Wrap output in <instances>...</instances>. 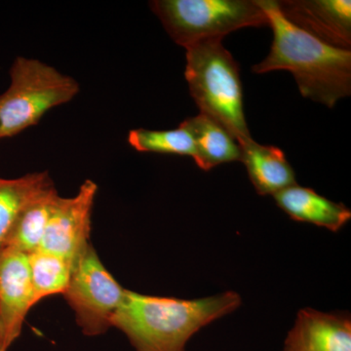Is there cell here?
<instances>
[{"label":"cell","mask_w":351,"mask_h":351,"mask_svg":"<svg viewBox=\"0 0 351 351\" xmlns=\"http://www.w3.org/2000/svg\"><path fill=\"white\" fill-rule=\"evenodd\" d=\"M241 304L239 293L232 291L182 300L127 290L112 327L123 332L136 351H186L196 332Z\"/></svg>","instance_id":"cell-1"},{"label":"cell","mask_w":351,"mask_h":351,"mask_svg":"<svg viewBox=\"0 0 351 351\" xmlns=\"http://www.w3.org/2000/svg\"><path fill=\"white\" fill-rule=\"evenodd\" d=\"M274 31L269 56L252 68L262 75L286 69L294 75L302 97L332 108L351 94V51L339 49L288 22L276 0H257Z\"/></svg>","instance_id":"cell-2"},{"label":"cell","mask_w":351,"mask_h":351,"mask_svg":"<svg viewBox=\"0 0 351 351\" xmlns=\"http://www.w3.org/2000/svg\"><path fill=\"white\" fill-rule=\"evenodd\" d=\"M221 40L209 39L186 48L184 76L200 113L225 127L241 145L252 137L245 119L239 64Z\"/></svg>","instance_id":"cell-3"},{"label":"cell","mask_w":351,"mask_h":351,"mask_svg":"<svg viewBox=\"0 0 351 351\" xmlns=\"http://www.w3.org/2000/svg\"><path fill=\"white\" fill-rule=\"evenodd\" d=\"M10 77V86L0 95V138L36 125L51 108L68 103L80 92L73 77L36 59L18 57Z\"/></svg>","instance_id":"cell-4"},{"label":"cell","mask_w":351,"mask_h":351,"mask_svg":"<svg viewBox=\"0 0 351 351\" xmlns=\"http://www.w3.org/2000/svg\"><path fill=\"white\" fill-rule=\"evenodd\" d=\"M149 6L171 38L184 48L243 27L269 25L257 0H154Z\"/></svg>","instance_id":"cell-5"},{"label":"cell","mask_w":351,"mask_h":351,"mask_svg":"<svg viewBox=\"0 0 351 351\" xmlns=\"http://www.w3.org/2000/svg\"><path fill=\"white\" fill-rule=\"evenodd\" d=\"M126 291L89 244L73 265L64 297L75 311L83 334L95 337L112 327L113 316L123 302Z\"/></svg>","instance_id":"cell-6"},{"label":"cell","mask_w":351,"mask_h":351,"mask_svg":"<svg viewBox=\"0 0 351 351\" xmlns=\"http://www.w3.org/2000/svg\"><path fill=\"white\" fill-rule=\"evenodd\" d=\"M98 186L86 180L73 197L59 196L38 249L75 265L90 244L91 216Z\"/></svg>","instance_id":"cell-7"},{"label":"cell","mask_w":351,"mask_h":351,"mask_svg":"<svg viewBox=\"0 0 351 351\" xmlns=\"http://www.w3.org/2000/svg\"><path fill=\"white\" fill-rule=\"evenodd\" d=\"M36 304L27 254L4 247L0 251V351H9L19 339Z\"/></svg>","instance_id":"cell-8"},{"label":"cell","mask_w":351,"mask_h":351,"mask_svg":"<svg viewBox=\"0 0 351 351\" xmlns=\"http://www.w3.org/2000/svg\"><path fill=\"white\" fill-rule=\"evenodd\" d=\"M284 18L321 43L350 50V0H280Z\"/></svg>","instance_id":"cell-9"},{"label":"cell","mask_w":351,"mask_h":351,"mask_svg":"<svg viewBox=\"0 0 351 351\" xmlns=\"http://www.w3.org/2000/svg\"><path fill=\"white\" fill-rule=\"evenodd\" d=\"M281 351H351L348 315L301 309Z\"/></svg>","instance_id":"cell-10"},{"label":"cell","mask_w":351,"mask_h":351,"mask_svg":"<svg viewBox=\"0 0 351 351\" xmlns=\"http://www.w3.org/2000/svg\"><path fill=\"white\" fill-rule=\"evenodd\" d=\"M274 197L279 208L294 221L313 223L332 232H338L351 219V211L345 205L298 184L283 189Z\"/></svg>","instance_id":"cell-11"},{"label":"cell","mask_w":351,"mask_h":351,"mask_svg":"<svg viewBox=\"0 0 351 351\" xmlns=\"http://www.w3.org/2000/svg\"><path fill=\"white\" fill-rule=\"evenodd\" d=\"M240 147L241 161L258 195H274L298 184L292 166L278 147L258 144L253 138Z\"/></svg>","instance_id":"cell-12"},{"label":"cell","mask_w":351,"mask_h":351,"mask_svg":"<svg viewBox=\"0 0 351 351\" xmlns=\"http://www.w3.org/2000/svg\"><path fill=\"white\" fill-rule=\"evenodd\" d=\"M195 140V163L200 169L211 170L219 164L241 161V147L234 137L216 120L200 113L184 120Z\"/></svg>","instance_id":"cell-13"},{"label":"cell","mask_w":351,"mask_h":351,"mask_svg":"<svg viewBox=\"0 0 351 351\" xmlns=\"http://www.w3.org/2000/svg\"><path fill=\"white\" fill-rule=\"evenodd\" d=\"M59 196L53 184L36 193L23 208L4 247L27 255L38 250Z\"/></svg>","instance_id":"cell-14"},{"label":"cell","mask_w":351,"mask_h":351,"mask_svg":"<svg viewBox=\"0 0 351 351\" xmlns=\"http://www.w3.org/2000/svg\"><path fill=\"white\" fill-rule=\"evenodd\" d=\"M52 184L47 172L32 173L18 179H0V251L23 208L36 193Z\"/></svg>","instance_id":"cell-15"},{"label":"cell","mask_w":351,"mask_h":351,"mask_svg":"<svg viewBox=\"0 0 351 351\" xmlns=\"http://www.w3.org/2000/svg\"><path fill=\"white\" fill-rule=\"evenodd\" d=\"M27 258L36 304L50 295L66 293L73 272L71 263L40 249L29 254Z\"/></svg>","instance_id":"cell-16"},{"label":"cell","mask_w":351,"mask_h":351,"mask_svg":"<svg viewBox=\"0 0 351 351\" xmlns=\"http://www.w3.org/2000/svg\"><path fill=\"white\" fill-rule=\"evenodd\" d=\"M128 143L133 149L140 152L177 154V156L196 157L195 140L188 127L180 124L172 130H149L134 129L129 132Z\"/></svg>","instance_id":"cell-17"}]
</instances>
